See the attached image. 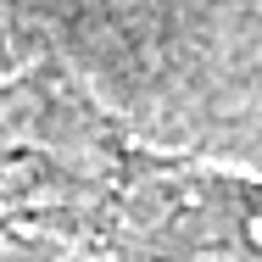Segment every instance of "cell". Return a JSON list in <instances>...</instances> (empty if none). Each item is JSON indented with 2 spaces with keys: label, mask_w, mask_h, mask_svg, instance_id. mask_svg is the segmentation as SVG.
Here are the masks:
<instances>
[{
  "label": "cell",
  "mask_w": 262,
  "mask_h": 262,
  "mask_svg": "<svg viewBox=\"0 0 262 262\" xmlns=\"http://www.w3.org/2000/svg\"><path fill=\"white\" fill-rule=\"evenodd\" d=\"M257 207L262 179L145 151L61 73L0 84V262H73Z\"/></svg>",
  "instance_id": "1"
}]
</instances>
